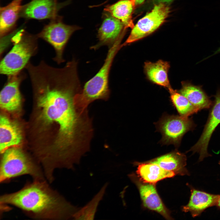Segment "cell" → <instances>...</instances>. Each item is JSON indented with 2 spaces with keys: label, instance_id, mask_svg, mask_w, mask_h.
<instances>
[{
  "label": "cell",
  "instance_id": "cell-17",
  "mask_svg": "<svg viewBox=\"0 0 220 220\" xmlns=\"http://www.w3.org/2000/svg\"><path fill=\"white\" fill-rule=\"evenodd\" d=\"M170 67L169 62L160 60L154 62H145L144 68L145 73L150 81L168 90L171 87L168 75Z\"/></svg>",
  "mask_w": 220,
  "mask_h": 220
},
{
  "label": "cell",
  "instance_id": "cell-20",
  "mask_svg": "<svg viewBox=\"0 0 220 220\" xmlns=\"http://www.w3.org/2000/svg\"><path fill=\"white\" fill-rule=\"evenodd\" d=\"M137 172L141 181L152 184L175 175L174 172L166 170L150 161L139 164Z\"/></svg>",
  "mask_w": 220,
  "mask_h": 220
},
{
  "label": "cell",
  "instance_id": "cell-15",
  "mask_svg": "<svg viewBox=\"0 0 220 220\" xmlns=\"http://www.w3.org/2000/svg\"><path fill=\"white\" fill-rule=\"evenodd\" d=\"M189 203L184 206L182 211L189 212L193 217L200 215L207 208L216 206L219 195L210 194L191 188Z\"/></svg>",
  "mask_w": 220,
  "mask_h": 220
},
{
  "label": "cell",
  "instance_id": "cell-16",
  "mask_svg": "<svg viewBox=\"0 0 220 220\" xmlns=\"http://www.w3.org/2000/svg\"><path fill=\"white\" fill-rule=\"evenodd\" d=\"M150 161L158 164L166 170L174 172L175 175H188L189 174L186 168V156L176 150Z\"/></svg>",
  "mask_w": 220,
  "mask_h": 220
},
{
  "label": "cell",
  "instance_id": "cell-8",
  "mask_svg": "<svg viewBox=\"0 0 220 220\" xmlns=\"http://www.w3.org/2000/svg\"><path fill=\"white\" fill-rule=\"evenodd\" d=\"M170 12L169 7L163 3L154 6L152 10L140 19L132 31L123 46L145 37L156 31L164 21Z\"/></svg>",
  "mask_w": 220,
  "mask_h": 220
},
{
  "label": "cell",
  "instance_id": "cell-6",
  "mask_svg": "<svg viewBox=\"0 0 220 220\" xmlns=\"http://www.w3.org/2000/svg\"><path fill=\"white\" fill-rule=\"evenodd\" d=\"M62 17L59 16L51 20L42 31L36 35L51 45L54 49L56 55L53 60L57 64L64 61L63 58L64 50L68 40L75 31L81 29L76 25L66 24L62 21Z\"/></svg>",
  "mask_w": 220,
  "mask_h": 220
},
{
  "label": "cell",
  "instance_id": "cell-2",
  "mask_svg": "<svg viewBox=\"0 0 220 220\" xmlns=\"http://www.w3.org/2000/svg\"><path fill=\"white\" fill-rule=\"evenodd\" d=\"M48 182L46 179L28 182L19 190L1 196L0 205L15 206L34 219H73L81 207L72 204Z\"/></svg>",
  "mask_w": 220,
  "mask_h": 220
},
{
  "label": "cell",
  "instance_id": "cell-23",
  "mask_svg": "<svg viewBox=\"0 0 220 220\" xmlns=\"http://www.w3.org/2000/svg\"><path fill=\"white\" fill-rule=\"evenodd\" d=\"M108 183L105 184L92 199L78 211L73 216L75 220H93L95 217L99 202L102 199Z\"/></svg>",
  "mask_w": 220,
  "mask_h": 220
},
{
  "label": "cell",
  "instance_id": "cell-27",
  "mask_svg": "<svg viewBox=\"0 0 220 220\" xmlns=\"http://www.w3.org/2000/svg\"><path fill=\"white\" fill-rule=\"evenodd\" d=\"M216 206L220 208V195H219Z\"/></svg>",
  "mask_w": 220,
  "mask_h": 220
},
{
  "label": "cell",
  "instance_id": "cell-4",
  "mask_svg": "<svg viewBox=\"0 0 220 220\" xmlns=\"http://www.w3.org/2000/svg\"><path fill=\"white\" fill-rule=\"evenodd\" d=\"M36 35L30 34L21 29L11 38L13 46L0 63L1 74L8 76L16 75L25 68L30 58L38 50Z\"/></svg>",
  "mask_w": 220,
  "mask_h": 220
},
{
  "label": "cell",
  "instance_id": "cell-22",
  "mask_svg": "<svg viewBox=\"0 0 220 220\" xmlns=\"http://www.w3.org/2000/svg\"><path fill=\"white\" fill-rule=\"evenodd\" d=\"M168 90L171 101L179 115L188 117L200 111L178 91L173 89L172 87Z\"/></svg>",
  "mask_w": 220,
  "mask_h": 220
},
{
  "label": "cell",
  "instance_id": "cell-26",
  "mask_svg": "<svg viewBox=\"0 0 220 220\" xmlns=\"http://www.w3.org/2000/svg\"><path fill=\"white\" fill-rule=\"evenodd\" d=\"M220 53V47L219 48H218V49L215 52V53H214V54H213L211 55V56H213L214 55H215L217 54L218 53Z\"/></svg>",
  "mask_w": 220,
  "mask_h": 220
},
{
  "label": "cell",
  "instance_id": "cell-13",
  "mask_svg": "<svg viewBox=\"0 0 220 220\" xmlns=\"http://www.w3.org/2000/svg\"><path fill=\"white\" fill-rule=\"evenodd\" d=\"M139 189L144 205L147 208L156 212L167 219L170 220L169 211L159 196L154 184L145 183L132 178Z\"/></svg>",
  "mask_w": 220,
  "mask_h": 220
},
{
  "label": "cell",
  "instance_id": "cell-28",
  "mask_svg": "<svg viewBox=\"0 0 220 220\" xmlns=\"http://www.w3.org/2000/svg\"><path fill=\"white\" fill-rule=\"evenodd\" d=\"M219 164L220 165V161H219Z\"/></svg>",
  "mask_w": 220,
  "mask_h": 220
},
{
  "label": "cell",
  "instance_id": "cell-11",
  "mask_svg": "<svg viewBox=\"0 0 220 220\" xmlns=\"http://www.w3.org/2000/svg\"><path fill=\"white\" fill-rule=\"evenodd\" d=\"M126 29L121 21L105 11L102 23L98 31V42L90 49L96 50L104 46L111 47L119 39L124 37Z\"/></svg>",
  "mask_w": 220,
  "mask_h": 220
},
{
  "label": "cell",
  "instance_id": "cell-5",
  "mask_svg": "<svg viewBox=\"0 0 220 220\" xmlns=\"http://www.w3.org/2000/svg\"><path fill=\"white\" fill-rule=\"evenodd\" d=\"M2 154L1 183L24 175H29L33 180H46L42 167L36 159L29 156L20 148L12 147Z\"/></svg>",
  "mask_w": 220,
  "mask_h": 220
},
{
  "label": "cell",
  "instance_id": "cell-10",
  "mask_svg": "<svg viewBox=\"0 0 220 220\" xmlns=\"http://www.w3.org/2000/svg\"><path fill=\"white\" fill-rule=\"evenodd\" d=\"M214 97V101L203 132L198 141L188 151L199 153L200 161L211 156L207 151L209 143L214 131L220 123V89Z\"/></svg>",
  "mask_w": 220,
  "mask_h": 220
},
{
  "label": "cell",
  "instance_id": "cell-7",
  "mask_svg": "<svg viewBox=\"0 0 220 220\" xmlns=\"http://www.w3.org/2000/svg\"><path fill=\"white\" fill-rule=\"evenodd\" d=\"M155 125L162 135L161 144H173L177 147L180 145L185 134L196 127L192 118L167 114L163 115Z\"/></svg>",
  "mask_w": 220,
  "mask_h": 220
},
{
  "label": "cell",
  "instance_id": "cell-19",
  "mask_svg": "<svg viewBox=\"0 0 220 220\" xmlns=\"http://www.w3.org/2000/svg\"><path fill=\"white\" fill-rule=\"evenodd\" d=\"M181 84V88L178 91L200 111L211 107L212 102L203 89L202 86L195 85L188 81H182Z\"/></svg>",
  "mask_w": 220,
  "mask_h": 220
},
{
  "label": "cell",
  "instance_id": "cell-3",
  "mask_svg": "<svg viewBox=\"0 0 220 220\" xmlns=\"http://www.w3.org/2000/svg\"><path fill=\"white\" fill-rule=\"evenodd\" d=\"M123 38L119 39L109 50L104 63L96 74L85 84L81 92L77 94L75 102L77 107L82 110H87L88 105L98 99L107 100L110 91L108 86L110 71L115 56L123 47Z\"/></svg>",
  "mask_w": 220,
  "mask_h": 220
},
{
  "label": "cell",
  "instance_id": "cell-24",
  "mask_svg": "<svg viewBox=\"0 0 220 220\" xmlns=\"http://www.w3.org/2000/svg\"><path fill=\"white\" fill-rule=\"evenodd\" d=\"M145 0H134L135 4L136 5H139L145 1Z\"/></svg>",
  "mask_w": 220,
  "mask_h": 220
},
{
  "label": "cell",
  "instance_id": "cell-14",
  "mask_svg": "<svg viewBox=\"0 0 220 220\" xmlns=\"http://www.w3.org/2000/svg\"><path fill=\"white\" fill-rule=\"evenodd\" d=\"M22 139V132L19 125L6 116L0 118V152L2 154L7 149L19 145Z\"/></svg>",
  "mask_w": 220,
  "mask_h": 220
},
{
  "label": "cell",
  "instance_id": "cell-12",
  "mask_svg": "<svg viewBox=\"0 0 220 220\" xmlns=\"http://www.w3.org/2000/svg\"><path fill=\"white\" fill-rule=\"evenodd\" d=\"M24 78V74L22 72L8 76L7 81L0 94V106L2 109L14 112L20 109L22 100L20 87Z\"/></svg>",
  "mask_w": 220,
  "mask_h": 220
},
{
  "label": "cell",
  "instance_id": "cell-21",
  "mask_svg": "<svg viewBox=\"0 0 220 220\" xmlns=\"http://www.w3.org/2000/svg\"><path fill=\"white\" fill-rule=\"evenodd\" d=\"M135 5L134 0H120L107 6L104 10L121 21L126 28H132L134 25L132 20V13Z\"/></svg>",
  "mask_w": 220,
  "mask_h": 220
},
{
  "label": "cell",
  "instance_id": "cell-9",
  "mask_svg": "<svg viewBox=\"0 0 220 220\" xmlns=\"http://www.w3.org/2000/svg\"><path fill=\"white\" fill-rule=\"evenodd\" d=\"M71 0L59 2L58 0H32L22 6L20 17L27 20H52L59 16L58 13Z\"/></svg>",
  "mask_w": 220,
  "mask_h": 220
},
{
  "label": "cell",
  "instance_id": "cell-25",
  "mask_svg": "<svg viewBox=\"0 0 220 220\" xmlns=\"http://www.w3.org/2000/svg\"><path fill=\"white\" fill-rule=\"evenodd\" d=\"M173 0H158V1L161 3L169 2H171Z\"/></svg>",
  "mask_w": 220,
  "mask_h": 220
},
{
  "label": "cell",
  "instance_id": "cell-1",
  "mask_svg": "<svg viewBox=\"0 0 220 220\" xmlns=\"http://www.w3.org/2000/svg\"><path fill=\"white\" fill-rule=\"evenodd\" d=\"M31 86L38 133L52 137L45 153L47 164L53 168H73L89 151L93 134L87 110H81L75 102L82 90L80 82L70 74L55 71L37 77Z\"/></svg>",
  "mask_w": 220,
  "mask_h": 220
},
{
  "label": "cell",
  "instance_id": "cell-18",
  "mask_svg": "<svg viewBox=\"0 0 220 220\" xmlns=\"http://www.w3.org/2000/svg\"><path fill=\"white\" fill-rule=\"evenodd\" d=\"M23 0H13L7 5L0 7V34L4 37L11 32L16 27L20 17Z\"/></svg>",
  "mask_w": 220,
  "mask_h": 220
}]
</instances>
